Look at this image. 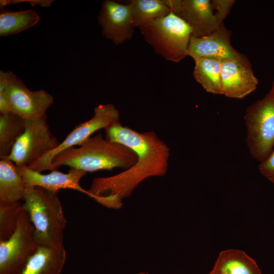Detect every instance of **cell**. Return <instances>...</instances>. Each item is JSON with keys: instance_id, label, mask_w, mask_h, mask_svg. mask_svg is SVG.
Instances as JSON below:
<instances>
[{"instance_id": "6da1fadb", "label": "cell", "mask_w": 274, "mask_h": 274, "mask_svg": "<svg viewBox=\"0 0 274 274\" xmlns=\"http://www.w3.org/2000/svg\"><path fill=\"white\" fill-rule=\"evenodd\" d=\"M106 139L130 148L136 154L137 161L131 167L118 174L95 178L88 190L90 197L110 209L122 207V200L129 197L145 179L164 176L167 170L169 148L153 131L139 132L120 122L105 128Z\"/></svg>"}, {"instance_id": "7a4b0ae2", "label": "cell", "mask_w": 274, "mask_h": 274, "mask_svg": "<svg viewBox=\"0 0 274 274\" xmlns=\"http://www.w3.org/2000/svg\"><path fill=\"white\" fill-rule=\"evenodd\" d=\"M136 153L127 146L104 139L101 133L90 137L79 147H71L56 155L52 170L65 165L92 172L119 167L127 169L137 161Z\"/></svg>"}, {"instance_id": "3957f363", "label": "cell", "mask_w": 274, "mask_h": 274, "mask_svg": "<svg viewBox=\"0 0 274 274\" xmlns=\"http://www.w3.org/2000/svg\"><path fill=\"white\" fill-rule=\"evenodd\" d=\"M39 186H27L23 206L34 228L37 245L63 246L66 219L58 195Z\"/></svg>"}, {"instance_id": "277c9868", "label": "cell", "mask_w": 274, "mask_h": 274, "mask_svg": "<svg viewBox=\"0 0 274 274\" xmlns=\"http://www.w3.org/2000/svg\"><path fill=\"white\" fill-rule=\"evenodd\" d=\"M139 28L146 41L165 59L179 62L187 56L192 29L173 12Z\"/></svg>"}, {"instance_id": "5b68a950", "label": "cell", "mask_w": 274, "mask_h": 274, "mask_svg": "<svg viewBox=\"0 0 274 274\" xmlns=\"http://www.w3.org/2000/svg\"><path fill=\"white\" fill-rule=\"evenodd\" d=\"M53 97L44 90L32 91L11 71L0 72V113L26 120L46 115Z\"/></svg>"}, {"instance_id": "8992f818", "label": "cell", "mask_w": 274, "mask_h": 274, "mask_svg": "<svg viewBox=\"0 0 274 274\" xmlns=\"http://www.w3.org/2000/svg\"><path fill=\"white\" fill-rule=\"evenodd\" d=\"M244 118L250 153L261 162L274 146V90L248 107Z\"/></svg>"}, {"instance_id": "52a82bcc", "label": "cell", "mask_w": 274, "mask_h": 274, "mask_svg": "<svg viewBox=\"0 0 274 274\" xmlns=\"http://www.w3.org/2000/svg\"><path fill=\"white\" fill-rule=\"evenodd\" d=\"M60 142L51 132L47 115L26 120L24 132L6 158L17 166H29L52 151Z\"/></svg>"}, {"instance_id": "ba28073f", "label": "cell", "mask_w": 274, "mask_h": 274, "mask_svg": "<svg viewBox=\"0 0 274 274\" xmlns=\"http://www.w3.org/2000/svg\"><path fill=\"white\" fill-rule=\"evenodd\" d=\"M118 122L120 114L113 105H98L94 108V115L91 119L77 125L56 149L28 167L39 173L52 170L51 162L56 155L68 148L81 145L95 131Z\"/></svg>"}, {"instance_id": "9c48e42d", "label": "cell", "mask_w": 274, "mask_h": 274, "mask_svg": "<svg viewBox=\"0 0 274 274\" xmlns=\"http://www.w3.org/2000/svg\"><path fill=\"white\" fill-rule=\"evenodd\" d=\"M37 247L33 225L23 208L14 232L0 241V274H18Z\"/></svg>"}, {"instance_id": "30bf717a", "label": "cell", "mask_w": 274, "mask_h": 274, "mask_svg": "<svg viewBox=\"0 0 274 274\" xmlns=\"http://www.w3.org/2000/svg\"><path fill=\"white\" fill-rule=\"evenodd\" d=\"M230 37L231 31L223 23L208 35L201 37L191 36L187 56L194 60L203 57L214 58L222 61L233 59L251 66L249 59L232 47Z\"/></svg>"}, {"instance_id": "8fae6325", "label": "cell", "mask_w": 274, "mask_h": 274, "mask_svg": "<svg viewBox=\"0 0 274 274\" xmlns=\"http://www.w3.org/2000/svg\"><path fill=\"white\" fill-rule=\"evenodd\" d=\"M171 12L191 28L192 36L209 35L219 24L210 0H165Z\"/></svg>"}, {"instance_id": "7c38bea8", "label": "cell", "mask_w": 274, "mask_h": 274, "mask_svg": "<svg viewBox=\"0 0 274 274\" xmlns=\"http://www.w3.org/2000/svg\"><path fill=\"white\" fill-rule=\"evenodd\" d=\"M98 20L103 36L115 44H121L132 38L135 27L129 4L104 1Z\"/></svg>"}, {"instance_id": "4fadbf2b", "label": "cell", "mask_w": 274, "mask_h": 274, "mask_svg": "<svg viewBox=\"0 0 274 274\" xmlns=\"http://www.w3.org/2000/svg\"><path fill=\"white\" fill-rule=\"evenodd\" d=\"M17 168L27 186H39L54 191L62 189H73L90 197L88 191L83 189L80 184L81 179L87 173L82 170L70 168L67 173H63L56 169L49 174H42L27 166H17Z\"/></svg>"}, {"instance_id": "5bb4252c", "label": "cell", "mask_w": 274, "mask_h": 274, "mask_svg": "<svg viewBox=\"0 0 274 274\" xmlns=\"http://www.w3.org/2000/svg\"><path fill=\"white\" fill-rule=\"evenodd\" d=\"M222 95L233 98H243L257 88L258 80L251 66L236 60H223L221 70Z\"/></svg>"}, {"instance_id": "9a60e30c", "label": "cell", "mask_w": 274, "mask_h": 274, "mask_svg": "<svg viewBox=\"0 0 274 274\" xmlns=\"http://www.w3.org/2000/svg\"><path fill=\"white\" fill-rule=\"evenodd\" d=\"M66 258L63 246L37 245L36 251L18 274H60Z\"/></svg>"}, {"instance_id": "2e32d148", "label": "cell", "mask_w": 274, "mask_h": 274, "mask_svg": "<svg viewBox=\"0 0 274 274\" xmlns=\"http://www.w3.org/2000/svg\"><path fill=\"white\" fill-rule=\"evenodd\" d=\"M27 185L17 166L5 158L0 160V204H9L23 200Z\"/></svg>"}, {"instance_id": "e0dca14e", "label": "cell", "mask_w": 274, "mask_h": 274, "mask_svg": "<svg viewBox=\"0 0 274 274\" xmlns=\"http://www.w3.org/2000/svg\"><path fill=\"white\" fill-rule=\"evenodd\" d=\"M212 270L215 274H261L253 258L243 251L232 249L219 253Z\"/></svg>"}, {"instance_id": "ac0fdd59", "label": "cell", "mask_w": 274, "mask_h": 274, "mask_svg": "<svg viewBox=\"0 0 274 274\" xmlns=\"http://www.w3.org/2000/svg\"><path fill=\"white\" fill-rule=\"evenodd\" d=\"M193 76L208 92L222 94L221 70L222 60L210 57L194 60Z\"/></svg>"}, {"instance_id": "d6986e66", "label": "cell", "mask_w": 274, "mask_h": 274, "mask_svg": "<svg viewBox=\"0 0 274 274\" xmlns=\"http://www.w3.org/2000/svg\"><path fill=\"white\" fill-rule=\"evenodd\" d=\"M40 17L35 11H11L1 8L0 36L15 35L35 25Z\"/></svg>"}, {"instance_id": "ffe728a7", "label": "cell", "mask_w": 274, "mask_h": 274, "mask_svg": "<svg viewBox=\"0 0 274 274\" xmlns=\"http://www.w3.org/2000/svg\"><path fill=\"white\" fill-rule=\"evenodd\" d=\"M26 120L12 113L0 115V158L8 157L18 139L23 133Z\"/></svg>"}, {"instance_id": "44dd1931", "label": "cell", "mask_w": 274, "mask_h": 274, "mask_svg": "<svg viewBox=\"0 0 274 274\" xmlns=\"http://www.w3.org/2000/svg\"><path fill=\"white\" fill-rule=\"evenodd\" d=\"M129 4L134 27L139 28L171 12L165 0H131Z\"/></svg>"}, {"instance_id": "7402d4cb", "label": "cell", "mask_w": 274, "mask_h": 274, "mask_svg": "<svg viewBox=\"0 0 274 274\" xmlns=\"http://www.w3.org/2000/svg\"><path fill=\"white\" fill-rule=\"evenodd\" d=\"M23 209V203L20 202L0 204V241L8 239L14 232Z\"/></svg>"}, {"instance_id": "603a6c76", "label": "cell", "mask_w": 274, "mask_h": 274, "mask_svg": "<svg viewBox=\"0 0 274 274\" xmlns=\"http://www.w3.org/2000/svg\"><path fill=\"white\" fill-rule=\"evenodd\" d=\"M235 3L234 0L211 1L213 10H215L216 11L215 15L219 25L223 23L224 19L229 13Z\"/></svg>"}, {"instance_id": "cb8c5ba5", "label": "cell", "mask_w": 274, "mask_h": 274, "mask_svg": "<svg viewBox=\"0 0 274 274\" xmlns=\"http://www.w3.org/2000/svg\"><path fill=\"white\" fill-rule=\"evenodd\" d=\"M258 169L263 176L274 184V151L261 162Z\"/></svg>"}, {"instance_id": "d4e9b609", "label": "cell", "mask_w": 274, "mask_h": 274, "mask_svg": "<svg viewBox=\"0 0 274 274\" xmlns=\"http://www.w3.org/2000/svg\"><path fill=\"white\" fill-rule=\"evenodd\" d=\"M28 3L31 6L39 5L42 7H50L53 3V1L50 0H12V1H1V8H4L6 5H11L19 3Z\"/></svg>"}, {"instance_id": "484cf974", "label": "cell", "mask_w": 274, "mask_h": 274, "mask_svg": "<svg viewBox=\"0 0 274 274\" xmlns=\"http://www.w3.org/2000/svg\"><path fill=\"white\" fill-rule=\"evenodd\" d=\"M270 89L274 90V81L272 82V84Z\"/></svg>"}, {"instance_id": "4316f807", "label": "cell", "mask_w": 274, "mask_h": 274, "mask_svg": "<svg viewBox=\"0 0 274 274\" xmlns=\"http://www.w3.org/2000/svg\"><path fill=\"white\" fill-rule=\"evenodd\" d=\"M208 274H215L212 270H211Z\"/></svg>"}, {"instance_id": "83f0119b", "label": "cell", "mask_w": 274, "mask_h": 274, "mask_svg": "<svg viewBox=\"0 0 274 274\" xmlns=\"http://www.w3.org/2000/svg\"><path fill=\"white\" fill-rule=\"evenodd\" d=\"M138 274H148V273H145V272H141Z\"/></svg>"}]
</instances>
